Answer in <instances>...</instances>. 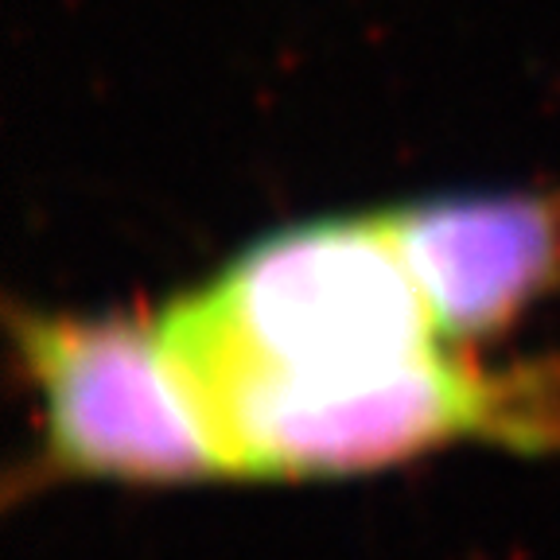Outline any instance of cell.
Wrapping results in <instances>:
<instances>
[{"label": "cell", "mask_w": 560, "mask_h": 560, "mask_svg": "<svg viewBox=\"0 0 560 560\" xmlns=\"http://www.w3.org/2000/svg\"><path fill=\"white\" fill-rule=\"evenodd\" d=\"M160 331L191 389L226 377L327 382L436 350L389 219H327L249 245Z\"/></svg>", "instance_id": "obj_1"}, {"label": "cell", "mask_w": 560, "mask_h": 560, "mask_svg": "<svg viewBox=\"0 0 560 560\" xmlns=\"http://www.w3.org/2000/svg\"><path fill=\"white\" fill-rule=\"evenodd\" d=\"M237 475H347L447 440H560L541 377H487L436 350L327 382L226 377L195 389Z\"/></svg>", "instance_id": "obj_2"}, {"label": "cell", "mask_w": 560, "mask_h": 560, "mask_svg": "<svg viewBox=\"0 0 560 560\" xmlns=\"http://www.w3.org/2000/svg\"><path fill=\"white\" fill-rule=\"evenodd\" d=\"M55 467L125 482L237 475L160 319L24 315L16 327Z\"/></svg>", "instance_id": "obj_3"}, {"label": "cell", "mask_w": 560, "mask_h": 560, "mask_svg": "<svg viewBox=\"0 0 560 560\" xmlns=\"http://www.w3.org/2000/svg\"><path fill=\"white\" fill-rule=\"evenodd\" d=\"M385 219L444 339L499 331L560 284V195H459Z\"/></svg>", "instance_id": "obj_4"}]
</instances>
